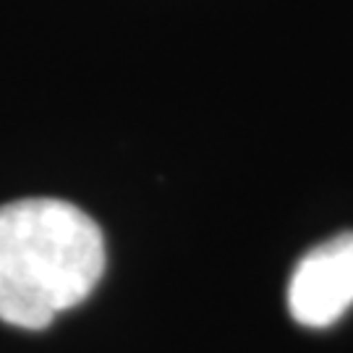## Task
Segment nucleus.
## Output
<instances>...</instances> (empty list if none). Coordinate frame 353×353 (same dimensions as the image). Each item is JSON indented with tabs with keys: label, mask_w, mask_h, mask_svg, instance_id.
Segmentation results:
<instances>
[{
	"label": "nucleus",
	"mask_w": 353,
	"mask_h": 353,
	"mask_svg": "<svg viewBox=\"0 0 353 353\" xmlns=\"http://www.w3.org/2000/svg\"><path fill=\"white\" fill-rule=\"evenodd\" d=\"M105 272L97 223L63 199H19L0 207V319L45 330L81 303Z\"/></svg>",
	"instance_id": "nucleus-1"
},
{
	"label": "nucleus",
	"mask_w": 353,
	"mask_h": 353,
	"mask_svg": "<svg viewBox=\"0 0 353 353\" xmlns=\"http://www.w3.org/2000/svg\"><path fill=\"white\" fill-rule=\"evenodd\" d=\"M353 306V230L332 236L296 265L288 312L303 327H330Z\"/></svg>",
	"instance_id": "nucleus-2"
}]
</instances>
